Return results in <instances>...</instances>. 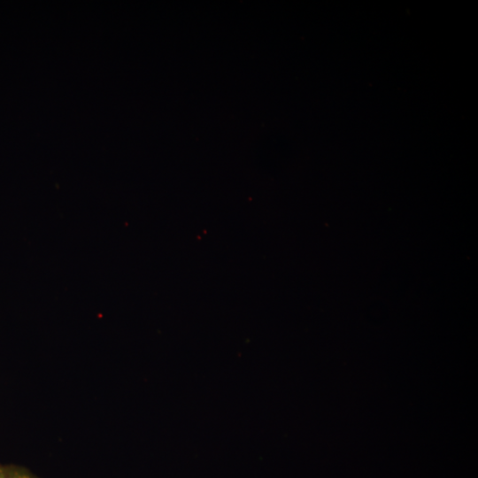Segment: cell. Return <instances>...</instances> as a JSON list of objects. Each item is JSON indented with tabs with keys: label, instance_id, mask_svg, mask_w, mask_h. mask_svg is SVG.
<instances>
[{
	"label": "cell",
	"instance_id": "1",
	"mask_svg": "<svg viewBox=\"0 0 478 478\" xmlns=\"http://www.w3.org/2000/svg\"><path fill=\"white\" fill-rule=\"evenodd\" d=\"M0 478H41L24 466L0 463Z\"/></svg>",
	"mask_w": 478,
	"mask_h": 478
}]
</instances>
